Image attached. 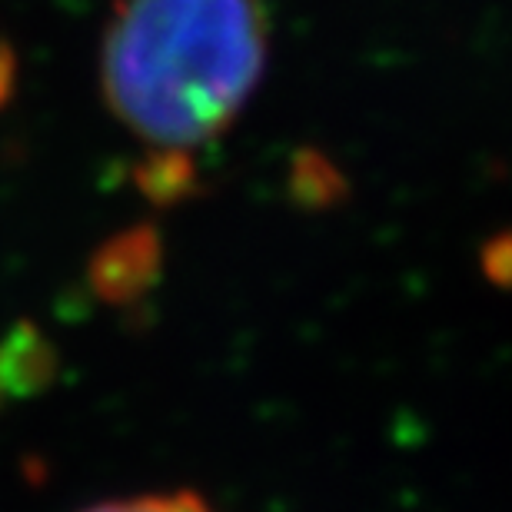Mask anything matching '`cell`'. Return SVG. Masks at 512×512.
<instances>
[{
  "mask_svg": "<svg viewBox=\"0 0 512 512\" xmlns=\"http://www.w3.org/2000/svg\"><path fill=\"white\" fill-rule=\"evenodd\" d=\"M60 356L37 323L20 320L0 340V393L4 399H30L57 383Z\"/></svg>",
  "mask_w": 512,
  "mask_h": 512,
  "instance_id": "cell-3",
  "label": "cell"
},
{
  "mask_svg": "<svg viewBox=\"0 0 512 512\" xmlns=\"http://www.w3.org/2000/svg\"><path fill=\"white\" fill-rule=\"evenodd\" d=\"M0 406H4V393H0Z\"/></svg>",
  "mask_w": 512,
  "mask_h": 512,
  "instance_id": "cell-9",
  "label": "cell"
},
{
  "mask_svg": "<svg viewBox=\"0 0 512 512\" xmlns=\"http://www.w3.org/2000/svg\"><path fill=\"white\" fill-rule=\"evenodd\" d=\"M483 273L489 283L512 286V233H499L483 247Z\"/></svg>",
  "mask_w": 512,
  "mask_h": 512,
  "instance_id": "cell-7",
  "label": "cell"
},
{
  "mask_svg": "<svg viewBox=\"0 0 512 512\" xmlns=\"http://www.w3.org/2000/svg\"><path fill=\"white\" fill-rule=\"evenodd\" d=\"M133 183L153 207H177V203L197 197L200 173L190 150L183 147H153L137 167Z\"/></svg>",
  "mask_w": 512,
  "mask_h": 512,
  "instance_id": "cell-4",
  "label": "cell"
},
{
  "mask_svg": "<svg viewBox=\"0 0 512 512\" xmlns=\"http://www.w3.org/2000/svg\"><path fill=\"white\" fill-rule=\"evenodd\" d=\"M286 193L300 210L323 213L340 207L350 197V183L326 153L316 147H300L290 160V173H286Z\"/></svg>",
  "mask_w": 512,
  "mask_h": 512,
  "instance_id": "cell-5",
  "label": "cell"
},
{
  "mask_svg": "<svg viewBox=\"0 0 512 512\" xmlns=\"http://www.w3.org/2000/svg\"><path fill=\"white\" fill-rule=\"evenodd\" d=\"M17 87V54L7 40H0V107L10 104Z\"/></svg>",
  "mask_w": 512,
  "mask_h": 512,
  "instance_id": "cell-8",
  "label": "cell"
},
{
  "mask_svg": "<svg viewBox=\"0 0 512 512\" xmlns=\"http://www.w3.org/2000/svg\"><path fill=\"white\" fill-rule=\"evenodd\" d=\"M84 512H213L207 499L190 489L180 493H150V496H133V499H110V503H97Z\"/></svg>",
  "mask_w": 512,
  "mask_h": 512,
  "instance_id": "cell-6",
  "label": "cell"
},
{
  "mask_svg": "<svg viewBox=\"0 0 512 512\" xmlns=\"http://www.w3.org/2000/svg\"><path fill=\"white\" fill-rule=\"evenodd\" d=\"M263 0H117L100 44V90L153 147L220 137L266 70Z\"/></svg>",
  "mask_w": 512,
  "mask_h": 512,
  "instance_id": "cell-1",
  "label": "cell"
},
{
  "mask_svg": "<svg viewBox=\"0 0 512 512\" xmlns=\"http://www.w3.org/2000/svg\"><path fill=\"white\" fill-rule=\"evenodd\" d=\"M163 273V240L153 223H137L107 243H100L87 263L90 293L100 303H140Z\"/></svg>",
  "mask_w": 512,
  "mask_h": 512,
  "instance_id": "cell-2",
  "label": "cell"
}]
</instances>
